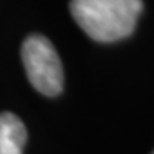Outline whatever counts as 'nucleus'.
Returning <instances> with one entry per match:
<instances>
[{
	"mask_svg": "<svg viewBox=\"0 0 154 154\" xmlns=\"http://www.w3.org/2000/svg\"><path fill=\"white\" fill-rule=\"evenodd\" d=\"M143 9L141 0H72L76 23L96 42L111 43L133 33Z\"/></svg>",
	"mask_w": 154,
	"mask_h": 154,
	"instance_id": "f257e3e1",
	"label": "nucleus"
},
{
	"mask_svg": "<svg viewBox=\"0 0 154 154\" xmlns=\"http://www.w3.org/2000/svg\"><path fill=\"white\" fill-rule=\"evenodd\" d=\"M151 154H154V151H153V153H151Z\"/></svg>",
	"mask_w": 154,
	"mask_h": 154,
	"instance_id": "20e7f679",
	"label": "nucleus"
},
{
	"mask_svg": "<svg viewBox=\"0 0 154 154\" xmlns=\"http://www.w3.org/2000/svg\"><path fill=\"white\" fill-rule=\"evenodd\" d=\"M22 60L29 82L38 93L54 97L61 93L64 73L60 57L49 38L29 36L22 46Z\"/></svg>",
	"mask_w": 154,
	"mask_h": 154,
	"instance_id": "f03ea898",
	"label": "nucleus"
},
{
	"mask_svg": "<svg viewBox=\"0 0 154 154\" xmlns=\"http://www.w3.org/2000/svg\"><path fill=\"white\" fill-rule=\"evenodd\" d=\"M27 131L13 113H0V154H23Z\"/></svg>",
	"mask_w": 154,
	"mask_h": 154,
	"instance_id": "7ed1b4c3",
	"label": "nucleus"
}]
</instances>
